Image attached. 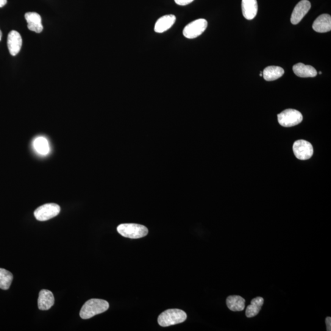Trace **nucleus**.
Returning <instances> with one entry per match:
<instances>
[{
    "instance_id": "nucleus-5",
    "label": "nucleus",
    "mask_w": 331,
    "mask_h": 331,
    "mask_svg": "<svg viewBox=\"0 0 331 331\" xmlns=\"http://www.w3.org/2000/svg\"><path fill=\"white\" fill-rule=\"evenodd\" d=\"M207 27V22L204 19H197L190 22L183 30V35L188 39H194L201 35Z\"/></svg>"
},
{
    "instance_id": "nucleus-25",
    "label": "nucleus",
    "mask_w": 331,
    "mask_h": 331,
    "mask_svg": "<svg viewBox=\"0 0 331 331\" xmlns=\"http://www.w3.org/2000/svg\"><path fill=\"white\" fill-rule=\"evenodd\" d=\"M319 74H322V73H321V71H320V72H319Z\"/></svg>"
},
{
    "instance_id": "nucleus-17",
    "label": "nucleus",
    "mask_w": 331,
    "mask_h": 331,
    "mask_svg": "<svg viewBox=\"0 0 331 331\" xmlns=\"http://www.w3.org/2000/svg\"><path fill=\"white\" fill-rule=\"evenodd\" d=\"M227 304L230 310L240 311L244 310L246 306V300L238 295H234L228 297Z\"/></svg>"
},
{
    "instance_id": "nucleus-3",
    "label": "nucleus",
    "mask_w": 331,
    "mask_h": 331,
    "mask_svg": "<svg viewBox=\"0 0 331 331\" xmlns=\"http://www.w3.org/2000/svg\"><path fill=\"white\" fill-rule=\"evenodd\" d=\"M120 235L125 238L140 239L145 237L148 234V229L144 225L135 224H125L120 225L118 227Z\"/></svg>"
},
{
    "instance_id": "nucleus-4",
    "label": "nucleus",
    "mask_w": 331,
    "mask_h": 331,
    "mask_svg": "<svg viewBox=\"0 0 331 331\" xmlns=\"http://www.w3.org/2000/svg\"><path fill=\"white\" fill-rule=\"evenodd\" d=\"M278 121L283 127H292L301 123L303 120L302 114L299 111L289 109L283 111L277 116Z\"/></svg>"
},
{
    "instance_id": "nucleus-6",
    "label": "nucleus",
    "mask_w": 331,
    "mask_h": 331,
    "mask_svg": "<svg viewBox=\"0 0 331 331\" xmlns=\"http://www.w3.org/2000/svg\"><path fill=\"white\" fill-rule=\"evenodd\" d=\"M60 207L54 203H49L39 207L35 210L34 215L38 221L44 222L55 217L59 214Z\"/></svg>"
},
{
    "instance_id": "nucleus-10",
    "label": "nucleus",
    "mask_w": 331,
    "mask_h": 331,
    "mask_svg": "<svg viewBox=\"0 0 331 331\" xmlns=\"http://www.w3.org/2000/svg\"><path fill=\"white\" fill-rule=\"evenodd\" d=\"M30 30L37 33L43 32V26L42 24L41 17L39 14L34 12L27 13L25 15Z\"/></svg>"
},
{
    "instance_id": "nucleus-20",
    "label": "nucleus",
    "mask_w": 331,
    "mask_h": 331,
    "mask_svg": "<svg viewBox=\"0 0 331 331\" xmlns=\"http://www.w3.org/2000/svg\"><path fill=\"white\" fill-rule=\"evenodd\" d=\"M35 149L41 155H45L49 152V145L48 141L45 138L38 137L33 143Z\"/></svg>"
},
{
    "instance_id": "nucleus-8",
    "label": "nucleus",
    "mask_w": 331,
    "mask_h": 331,
    "mask_svg": "<svg viewBox=\"0 0 331 331\" xmlns=\"http://www.w3.org/2000/svg\"><path fill=\"white\" fill-rule=\"evenodd\" d=\"M310 2L308 0H302L297 4L295 7L292 13L291 17V22L293 25H297L299 23L304 16L307 15V13L310 10Z\"/></svg>"
},
{
    "instance_id": "nucleus-7",
    "label": "nucleus",
    "mask_w": 331,
    "mask_h": 331,
    "mask_svg": "<svg viewBox=\"0 0 331 331\" xmlns=\"http://www.w3.org/2000/svg\"><path fill=\"white\" fill-rule=\"evenodd\" d=\"M293 152L297 159L307 160L312 157L313 149L309 142L298 140L295 142L293 144Z\"/></svg>"
},
{
    "instance_id": "nucleus-15",
    "label": "nucleus",
    "mask_w": 331,
    "mask_h": 331,
    "mask_svg": "<svg viewBox=\"0 0 331 331\" xmlns=\"http://www.w3.org/2000/svg\"><path fill=\"white\" fill-rule=\"evenodd\" d=\"M293 69L294 73L300 77H314L317 75V71L313 66L301 63L294 65Z\"/></svg>"
},
{
    "instance_id": "nucleus-23",
    "label": "nucleus",
    "mask_w": 331,
    "mask_h": 331,
    "mask_svg": "<svg viewBox=\"0 0 331 331\" xmlns=\"http://www.w3.org/2000/svg\"><path fill=\"white\" fill-rule=\"evenodd\" d=\"M7 4V0H0V8L4 7Z\"/></svg>"
},
{
    "instance_id": "nucleus-18",
    "label": "nucleus",
    "mask_w": 331,
    "mask_h": 331,
    "mask_svg": "<svg viewBox=\"0 0 331 331\" xmlns=\"http://www.w3.org/2000/svg\"><path fill=\"white\" fill-rule=\"evenodd\" d=\"M264 304V299L261 297H257L252 299L251 304L247 307L246 315L248 318H253L257 316L261 309Z\"/></svg>"
},
{
    "instance_id": "nucleus-16",
    "label": "nucleus",
    "mask_w": 331,
    "mask_h": 331,
    "mask_svg": "<svg viewBox=\"0 0 331 331\" xmlns=\"http://www.w3.org/2000/svg\"><path fill=\"white\" fill-rule=\"evenodd\" d=\"M285 73L284 69L277 66H270L264 69L263 76L266 81H272L282 77Z\"/></svg>"
},
{
    "instance_id": "nucleus-22",
    "label": "nucleus",
    "mask_w": 331,
    "mask_h": 331,
    "mask_svg": "<svg viewBox=\"0 0 331 331\" xmlns=\"http://www.w3.org/2000/svg\"><path fill=\"white\" fill-rule=\"evenodd\" d=\"M326 323L327 326V330H331V318L330 317H327L326 319Z\"/></svg>"
},
{
    "instance_id": "nucleus-9",
    "label": "nucleus",
    "mask_w": 331,
    "mask_h": 331,
    "mask_svg": "<svg viewBox=\"0 0 331 331\" xmlns=\"http://www.w3.org/2000/svg\"><path fill=\"white\" fill-rule=\"evenodd\" d=\"M8 47L10 54L16 56L20 52L22 46V39L20 33L13 30L8 37Z\"/></svg>"
},
{
    "instance_id": "nucleus-11",
    "label": "nucleus",
    "mask_w": 331,
    "mask_h": 331,
    "mask_svg": "<svg viewBox=\"0 0 331 331\" xmlns=\"http://www.w3.org/2000/svg\"><path fill=\"white\" fill-rule=\"evenodd\" d=\"M54 294L51 291L42 290L39 294L38 304L41 310H49L54 304Z\"/></svg>"
},
{
    "instance_id": "nucleus-21",
    "label": "nucleus",
    "mask_w": 331,
    "mask_h": 331,
    "mask_svg": "<svg viewBox=\"0 0 331 331\" xmlns=\"http://www.w3.org/2000/svg\"><path fill=\"white\" fill-rule=\"evenodd\" d=\"M194 0H174L175 3L179 6H186L190 4Z\"/></svg>"
},
{
    "instance_id": "nucleus-24",
    "label": "nucleus",
    "mask_w": 331,
    "mask_h": 331,
    "mask_svg": "<svg viewBox=\"0 0 331 331\" xmlns=\"http://www.w3.org/2000/svg\"><path fill=\"white\" fill-rule=\"evenodd\" d=\"M2 32L1 31V30H0V41L2 40Z\"/></svg>"
},
{
    "instance_id": "nucleus-2",
    "label": "nucleus",
    "mask_w": 331,
    "mask_h": 331,
    "mask_svg": "<svg viewBox=\"0 0 331 331\" xmlns=\"http://www.w3.org/2000/svg\"><path fill=\"white\" fill-rule=\"evenodd\" d=\"M187 316L184 311L180 309H169L161 313L158 318V324L162 327L182 323Z\"/></svg>"
},
{
    "instance_id": "nucleus-13",
    "label": "nucleus",
    "mask_w": 331,
    "mask_h": 331,
    "mask_svg": "<svg viewBox=\"0 0 331 331\" xmlns=\"http://www.w3.org/2000/svg\"><path fill=\"white\" fill-rule=\"evenodd\" d=\"M258 6L257 0H243L242 11L243 16L247 20H252L257 15Z\"/></svg>"
},
{
    "instance_id": "nucleus-14",
    "label": "nucleus",
    "mask_w": 331,
    "mask_h": 331,
    "mask_svg": "<svg viewBox=\"0 0 331 331\" xmlns=\"http://www.w3.org/2000/svg\"><path fill=\"white\" fill-rule=\"evenodd\" d=\"M313 29L318 33H326L331 30V17L327 14L318 17L314 21Z\"/></svg>"
},
{
    "instance_id": "nucleus-12",
    "label": "nucleus",
    "mask_w": 331,
    "mask_h": 331,
    "mask_svg": "<svg viewBox=\"0 0 331 331\" xmlns=\"http://www.w3.org/2000/svg\"><path fill=\"white\" fill-rule=\"evenodd\" d=\"M176 21V16L172 15H166L161 17L156 22L154 30L156 33H162L168 31L173 26Z\"/></svg>"
},
{
    "instance_id": "nucleus-1",
    "label": "nucleus",
    "mask_w": 331,
    "mask_h": 331,
    "mask_svg": "<svg viewBox=\"0 0 331 331\" xmlns=\"http://www.w3.org/2000/svg\"><path fill=\"white\" fill-rule=\"evenodd\" d=\"M109 307L106 300L91 299L86 302L80 311V316L83 319L92 318L94 316L104 312Z\"/></svg>"
},
{
    "instance_id": "nucleus-19",
    "label": "nucleus",
    "mask_w": 331,
    "mask_h": 331,
    "mask_svg": "<svg viewBox=\"0 0 331 331\" xmlns=\"http://www.w3.org/2000/svg\"><path fill=\"white\" fill-rule=\"evenodd\" d=\"M13 280V275L10 271L0 268V288L7 290L10 288Z\"/></svg>"
}]
</instances>
